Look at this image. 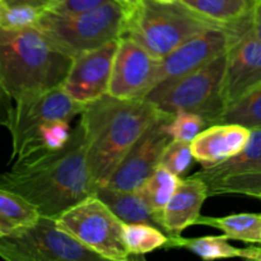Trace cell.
<instances>
[{"mask_svg": "<svg viewBox=\"0 0 261 261\" xmlns=\"http://www.w3.org/2000/svg\"><path fill=\"white\" fill-rule=\"evenodd\" d=\"M180 176L160 166L138 191L144 198L148 205L155 213L162 216L163 209L172 198L173 193L180 184Z\"/></svg>", "mask_w": 261, "mask_h": 261, "instance_id": "obj_25", "label": "cell"}, {"mask_svg": "<svg viewBox=\"0 0 261 261\" xmlns=\"http://www.w3.org/2000/svg\"><path fill=\"white\" fill-rule=\"evenodd\" d=\"M196 224L221 229L229 240L261 245V214L240 213L226 217H199Z\"/></svg>", "mask_w": 261, "mask_h": 261, "instance_id": "obj_19", "label": "cell"}, {"mask_svg": "<svg viewBox=\"0 0 261 261\" xmlns=\"http://www.w3.org/2000/svg\"><path fill=\"white\" fill-rule=\"evenodd\" d=\"M117 45L119 38L73 56L71 68L63 83L71 98L87 106L109 93Z\"/></svg>", "mask_w": 261, "mask_h": 261, "instance_id": "obj_14", "label": "cell"}, {"mask_svg": "<svg viewBox=\"0 0 261 261\" xmlns=\"http://www.w3.org/2000/svg\"><path fill=\"white\" fill-rule=\"evenodd\" d=\"M96 195L110 206V209L121 219L122 223L150 224L162 229L166 233L162 216L155 213L148 205L138 190L125 191L102 186L97 189Z\"/></svg>", "mask_w": 261, "mask_h": 261, "instance_id": "obj_17", "label": "cell"}, {"mask_svg": "<svg viewBox=\"0 0 261 261\" xmlns=\"http://www.w3.org/2000/svg\"><path fill=\"white\" fill-rule=\"evenodd\" d=\"M239 124L249 129H261V84L229 105L221 117V122Z\"/></svg>", "mask_w": 261, "mask_h": 261, "instance_id": "obj_26", "label": "cell"}, {"mask_svg": "<svg viewBox=\"0 0 261 261\" xmlns=\"http://www.w3.org/2000/svg\"><path fill=\"white\" fill-rule=\"evenodd\" d=\"M219 25L223 24L203 17L182 2L163 4L144 0L138 9L126 15L121 36L133 38L162 60L191 37Z\"/></svg>", "mask_w": 261, "mask_h": 261, "instance_id": "obj_4", "label": "cell"}, {"mask_svg": "<svg viewBox=\"0 0 261 261\" xmlns=\"http://www.w3.org/2000/svg\"><path fill=\"white\" fill-rule=\"evenodd\" d=\"M251 129L239 124H214L191 142L194 160L203 167L219 165L241 152L249 143Z\"/></svg>", "mask_w": 261, "mask_h": 261, "instance_id": "obj_15", "label": "cell"}, {"mask_svg": "<svg viewBox=\"0 0 261 261\" xmlns=\"http://www.w3.org/2000/svg\"><path fill=\"white\" fill-rule=\"evenodd\" d=\"M209 196L239 194L259 198L261 195V171L237 173L206 182Z\"/></svg>", "mask_w": 261, "mask_h": 261, "instance_id": "obj_27", "label": "cell"}, {"mask_svg": "<svg viewBox=\"0 0 261 261\" xmlns=\"http://www.w3.org/2000/svg\"><path fill=\"white\" fill-rule=\"evenodd\" d=\"M158 3H163V4H172V3H178L181 0H155Z\"/></svg>", "mask_w": 261, "mask_h": 261, "instance_id": "obj_37", "label": "cell"}, {"mask_svg": "<svg viewBox=\"0 0 261 261\" xmlns=\"http://www.w3.org/2000/svg\"><path fill=\"white\" fill-rule=\"evenodd\" d=\"M257 199H260V200H261V195H260V196H259V198H257Z\"/></svg>", "mask_w": 261, "mask_h": 261, "instance_id": "obj_39", "label": "cell"}, {"mask_svg": "<svg viewBox=\"0 0 261 261\" xmlns=\"http://www.w3.org/2000/svg\"><path fill=\"white\" fill-rule=\"evenodd\" d=\"M86 106L71 98L63 86L14 102L5 127L12 137V160L25 140L46 122L54 120L71 121L82 115Z\"/></svg>", "mask_w": 261, "mask_h": 261, "instance_id": "obj_9", "label": "cell"}, {"mask_svg": "<svg viewBox=\"0 0 261 261\" xmlns=\"http://www.w3.org/2000/svg\"><path fill=\"white\" fill-rule=\"evenodd\" d=\"M193 160L191 142L171 139L163 150L160 166L167 168L175 175L182 176L190 168Z\"/></svg>", "mask_w": 261, "mask_h": 261, "instance_id": "obj_30", "label": "cell"}, {"mask_svg": "<svg viewBox=\"0 0 261 261\" xmlns=\"http://www.w3.org/2000/svg\"><path fill=\"white\" fill-rule=\"evenodd\" d=\"M160 61L137 41L121 36L107 94L120 99L144 98L154 86Z\"/></svg>", "mask_w": 261, "mask_h": 261, "instance_id": "obj_12", "label": "cell"}, {"mask_svg": "<svg viewBox=\"0 0 261 261\" xmlns=\"http://www.w3.org/2000/svg\"><path fill=\"white\" fill-rule=\"evenodd\" d=\"M107 0H61L60 4L54 8L56 13H76L93 9Z\"/></svg>", "mask_w": 261, "mask_h": 261, "instance_id": "obj_31", "label": "cell"}, {"mask_svg": "<svg viewBox=\"0 0 261 261\" xmlns=\"http://www.w3.org/2000/svg\"><path fill=\"white\" fill-rule=\"evenodd\" d=\"M0 257L8 261H99L59 226L56 218L41 216L32 226L0 236Z\"/></svg>", "mask_w": 261, "mask_h": 261, "instance_id": "obj_8", "label": "cell"}, {"mask_svg": "<svg viewBox=\"0 0 261 261\" xmlns=\"http://www.w3.org/2000/svg\"><path fill=\"white\" fill-rule=\"evenodd\" d=\"M124 241L130 255L144 256L167 246L170 236L150 224L124 223Z\"/></svg>", "mask_w": 261, "mask_h": 261, "instance_id": "obj_24", "label": "cell"}, {"mask_svg": "<svg viewBox=\"0 0 261 261\" xmlns=\"http://www.w3.org/2000/svg\"><path fill=\"white\" fill-rule=\"evenodd\" d=\"M45 10L31 5L5 4L0 2V30L35 27Z\"/></svg>", "mask_w": 261, "mask_h": 261, "instance_id": "obj_28", "label": "cell"}, {"mask_svg": "<svg viewBox=\"0 0 261 261\" xmlns=\"http://www.w3.org/2000/svg\"><path fill=\"white\" fill-rule=\"evenodd\" d=\"M172 115L158 116L120 162L107 182V188L116 190L137 191L160 167L163 150L172 138L166 130V124Z\"/></svg>", "mask_w": 261, "mask_h": 261, "instance_id": "obj_11", "label": "cell"}, {"mask_svg": "<svg viewBox=\"0 0 261 261\" xmlns=\"http://www.w3.org/2000/svg\"><path fill=\"white\" fill-rule=\"evenodd\" d=\"M115 2L119 3L120 7L124 9L125 14L129 15L130 13L134 12L135 9H138V8L143 4L144 0H115Z\"/></svg>", "mask_w": 261, "mask_h": 261, "instance_id": "obj_36", "label": "cell"}, {"mask_svg": "<svg viewBox=\"0 0 261 261\" xmlns=\"http://www.w3.org/2000/svg\"><path fill=\"white\" fill-rule=\"evenodd\" d=\"M226 64L227 53H224L178 81L163 88L152 89L144 99L161 112L172 116L176 112L188 111L203 116L208 126L219 124L226 110L222 96Z\"/></svg>", "mask_w": 261, "mask_h": 261, "instance_id": "obj_6", "label": "cell"}, {"mask_svg": "<svg viewBox=\"0 0 261 261\" xmlns=\"http://www.w3.org/2000/svg\"><path fill=\"white\" fill-rule=\"evenodd\" d=\"M181 2L203 17L223 25L244 17L254 5L249 0H181Z\"/></svg>", "mask_w": 261, "mask_h": 261, "instance_id": "obj_23", "label": "cell"}, {"mask_svg": "<svg viewBox=\"0 0 261 261\" xmlns=\"http://www.w3.org/2000/svg\"><path fill=\"white\" fill-rule=\"evenodd\" d=\"M5 4H22L31 5V7L38 8L42 10H53L54 8L58 7L61 0H2Z\"/></svg>", "mask_w": 261, "mask_h": 261, "instance_id": "obj_33", "label": "cell"}, {"mask_svg": "<svg viewBox=\"0 0 261 261\" xmlns=\"http://www.w3.org/2000/svg\"><path fill=\"white\" fill-rule=\"evenodd\" d=\"M229 43V23L227 25L209 28L194 36L160 61V68L152 89L163 88L206 65L217 56L227 53Z\"/></svg>", "mask_w": 261, "mask_h": 261, "instance_id": "obj_13", "label": "cell"}, {"mask_svg": "<svg viewBox=\"0 0 261 261\" xmlns=\"http://www.w3.org/2000/svg\"><path fill=\"white\" fill-rule=\"evenodd\" d=\"M71 64L38 28L0 30V74L14 102L63 86Z\"/></svg>", "mask_w": 261, "mask_h": 261, "instance_id": "obj_3", "label": "cell"}, {"mask_svg": "<svg viewBox=\"0 0 261 261\" xmlns=\"http://www.w3.org/2000/svg\"><path fill=\"white\" fill-rule=\"evenodd\" d=\"M41 214L18 194L0 189V236H7L32 226Z\"/></svg>", "mask_w": 261, "mask_h": 261, "instance_id": "obj_20", "label": "cell"}, {"mask_svg": "<svg viewBox=\"0 0 261 261\" xmlns=\"http://www.w3.org/2000/svg\"><path fill=\"white\" fill-rule=\"evenodd\" d=\"M165 112L144 98L120 99L105 94L82 112L87 138V162L97 189L106 186L130 148Z\"/></svg>", "mask_w": 261, "mask_h": 261, "instance_id": "obj_2", "label": "cell"}, {"mask_svg": "<svg viewBox=\"0 0 261 261\" xmlns=\"http://www.w3.org/2000/svg\"><path fill=\"white\" fill-rule=\"evenodd\" d=\"M13 99L9 93L5 89L4 83H3L2 74H0V127L5 126L8 117H9L10 111L13 109Z\"/></svg>", "mask_w": 261, "mask_h": 261, "instance_id": "obj_32", "label": "cell"}, {"mask_svg": "<svg viewBox=\"0 0 261 261\" xmlns=\"http://www.w3.org/2000/svg\"><path fill=\"white\" fill-rule=\"evenodd\" d=\"M0 2H2V0H0Z\"/></svg>", "mask_w": 261, "mask_h": 261, "instance_id": "obj_40", "label": "cell"}, {"mask_svg": "<svg viewBox=\"0 0 261 261\" xmlns=\"http://www.w3.org/2000/svg\"><path fill=\"white\" fill-rule=\"evenodd\" d=\"M228 237L224 236H204L196 239H182L181 236L170 239L167 249L170 247H184L190 250L193 254L198 255L204 260L228 259L240 257V250L232 246L228 242Z\"/></svg>", "mask_w": 261, "mask_h": 261, "instance_id": "obj_22", "label": "cell"}, {"mask_svg": "<svg viewBox=\"0 0 261 261\" xmlns=\"http://www.w3.org/2000/svg\"><path fill=\"white\" fill-rule=\"evenodd\" d=\"M71 130L73 129L70 127V121L68 120H54L46 122L25 140L15 158L31 154H43L61 149L68 143Z\"/></svg>", "mask_w": 261, "mask_h": 261, "instance_id": "obj_21", "label": "cell"}, {"mask_svg": "<svg viewBox=\"0 0 261 261\" xmlns=\"http://www.w3.org/2000/svg\"><path fill=\"white\" fill-rule=\"evenodd\" d=\"M125 19L126 14L119 3L107 0L84 12L46 10L35 27L45 33L59 48L75 56L120 38Z\"/></svg>", "mask_w": 261, "mask_h": 261, "instance_id": "obj_5", "label": "cell"}, {"mask_svg": "<svg viewBox=\"0 0 261 261\" xmlns=\"http://www.w3.org/2000/svg\"><path fill=\"white\" fill-rule=\"evenodd\" d=\"M240 257L261 261V246H249L240 250Z\"/></svg>", "mask_w": 261, "mask_h": 261, "instance_id": "obj_35", "label": "cell"}, {"mask_svg": "<svg viewBox=\"0 0 261 261\" xmlns=\"http://www.w3.org/2000/svg\"><path fill=\"white\" fill-rule=\"evenodd\" d=\"M251 24L252 32L257 40L261 41V0L254 3L251 8Z\"/></svg>", "mask_w": 261, "mask_h": 261, "instance_id": "obj_34", "label": "cell"}, {"mask_svg": "<svg viewBox=\"0 0 261 261\" xmlns=\"http://www.w3.org/2000/svg\"><path fill=\"white\" fill-rule=\"evenodd\" d=\"M209 196L208 185L196 175L181 178L172 198L162 212L163 227L170 239L181 236L188 227L196 224L201 206Z\"/></svg>", "mask_w": 261, "mask_h": 261, "instance_id": "obj_16", "label": "cell"}, {"mask_svg": "<svg viewBox=\"0 0 261 261\" xmlns=\"http://www.w3.org/2000/svg\"><path fill=\"white\" fill-rule=\"evenodd\" d=\"M229 28L231 43L222 87L226 109L261 84V41L252 32L251 10L232 22Z\"/></svg>", "mask_w": 261, "mask_h": 261, "instance_id": "obj_10", "label": "cell"}, {"mask_svg": "<svg viewBox=\"0 0 261 261\" xmlns=\"http://www.w3.org/2000/svg\"><path fill=\"white\" fill-rule=\"evenodd\" d=\"M56 221L103 260L125 261L130 257L124 241V223L96 194L69 208Z\"/></svg>", "mask_w": 261, "mask_h": 261, "instance_id": "obj_7", "label": "cell"}, {"mask_svg": "<svg viewBox=\"0 0 261 261\" xmlns=\"http://www.w3.org/2000/svg\"><path fill=\"white\" fill-rule=\"evenodd\" d=\"M205 127H208V122L203 116L188 111L176 112L166 124V130L172 139L185 142H193Z\"/></svg>", "mask_w": 261, "mask_h": 261, "instance_id": "obj_29", "label": "cell"}, {"mask_svg": "<svg viewBox=\"0 0 261 261\" xmlns=\"http://www.w3.org/2000/svg\"><path fill=\"white\" fill-rule=\"evenodd\" d=\"M249 2H251L252 4H254V3H256V2H259V0H249Z\"/></svg>", "mask_w": 261, "mask_h": 261, "instance_id": "obj_38", "label": "cell"}, {"mask_svg": "<svg viewBox=\"0 0 261 261\" xmlns=\"http://www.w3.org/2000/svg\"><path fill=\"white\" fill-rule=\"evenodd\" d=\"M0 189L18 194L43 217L58 218L79 201L96 194L87 162V138L82 120L61 149L15 158L0 175Z\"/></svg>", "mask_w": 261, "mask_h": 261, "instance_id": "obj_1", "label": "cell"}, {"mask_svg": "<svg viewBox=\"0 0 261 261\" xmlns=\"http://www.w3.org/2000/svg\"><path fill=\"white\" fill-rule=\"evenodd\" d=\"M252 171H261V129L251 130L249 143L236 155L219 165L203 167V170L194 175L200 177L205 182H211L226 176L252 172Z\"/></svg>", "mask_w": 261, "mask_h": 261, "instance_id": "obj_18", "label": "cell"}]
</instances>
